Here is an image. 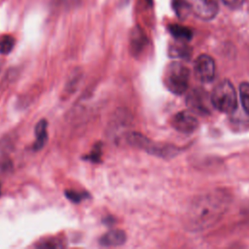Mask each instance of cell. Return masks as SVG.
Listing matches in <instances>:
<instances>
[{
	"instance_id": "cell-1",
	"label": "cell",
	"mask_w": 249,
	"mask_h": 249,
	"mask_svg": "<svg viewBox=\"0 0 249 249\" xmlns=\"http://www.w3.org/2000/svg\"><path fill=\"white\" fill-rule=\"evenodd\" d=\"M230 203V196L222 190H215L197 196L186 211V227L195 231L208 229L219 221Z\"/></svg>"
},
{
	"instance_id": "cell-2",
	"label": "cell",
	"mask_w": 249,
	"mask_h": 249,
	"mask_svg": "<svg viewBox=\"0 0 249 249\" xmlns=\"http://www.w3.org/2000/svg\"><path fill=\"white\" fill-rule=\"evenodd\" d=\"M212 106L223 113L231 114L237 107V97L232 84L229 80L219 82L210 95Z\"/></svg>"
},
{
	"instance_id": "cell-3",
	"label": "cell",
	"mask_w": 249,
	"mask_h": 249,
	"mask_svg": "<svg viewBox=\"0 0 249 249\" xmlns=\"http://www.w3.org/2000/svg\"><path fill=\"white\" fill-rule=\"evenodd\" d=\"M190 81V71L183 63H169L163 73V83L166 89L174 94H182L187 90Z\"/></svg>"
},
{
	"instance_id": "cell-4",
	"label": "cell",
	"mask_w": 249,
	"mask_h": 249,
	"mask_svg": "<svg viewBox=\"0 0 249 249\" xmlns=\"http://www.w3.org/2000/svg\"><path fill=\"white\" fill-rule=\"evenodd\" d=\"M126 141L131 146H134L138 149L144 150L151 155L160 158H170L175 156L179 152L177 147H174L172 145L155 143L147 138L145 135L135 131L126 134Z\"/></svg>"
},
{
	"instance_id": "cell-5",
	"label": "cell",
	"mask_w": 249,
	"mask_h": 249,
	"mask_svg": "<svg viewBox=\"0 0 249 249\" xmlns=\"http://www.w3.org/2000/svg\"><path fill=\"white\" fill-rule=\"evenodd\" d=\"M191 13L200 19L210 20L216 17L219 11L217 0H184Z\"/></svg>"
},
{
	"instance_id": "cell-6",
	"label": "cell",
	"mask_w": 249,
	"mask_h": 249,
	"mask_svg": "<svg viewBox=\"0 0 249 249\" xmlns=\"http://www.w3.org/2000/svg\"><path fill=\"white\" fill-rule=\"evenodd\" d=\"M186 103L192 112H196L200 115L209 114L210 104L212 105L207 92L200 89H193L186 98Z\"/></svg>"
},
{
	"instance_id": "cell-7",
	"label": "cell",
	"mask_w": 249,
	"mask_h": 249,
	"mask_svg": "<svg viewBox=\"0 0 249 249\" xmlns=\"http://www.w3.org/2000/svg\"><path fill=\"white\" fill-rule=\"evenodd\" d=\"M196 78L201 83H209L215 77V62L207 54H200L196 57L194 64Z\"/></svg>"
},
{
	"instance_id": "cell-8",
	"label": "cell",
	"mask_w": 249,
	"mask_h": 249,
	"mask_svg": "<svg viewBox=\"0 0 249 249\" xmlns=\"http://www.w3.org/2000/svg\"><path fill=\"white\" fill-rule=\"evenodd\" d=\"M198 120L190 111H180L171 119V125L179 132L190 134L195 132L198 127Z\"/></svg>"
},
{
	"instance_id": "cell-9",
	"label": "cell",
	"mask_w": 249,
	"mask_h": 249,
	"mask_svg": "<svg viewBox=\"0 0 249 249\" xmlns=\"http://www.w3.org/2000/svg\"><path fill=\"white\" fill-rule=\"evenodd\" d=\"M126 240L125 232L119 229H114L106 233H104L100 239L99 243L102 246L105 247H114V246H120L123 245Z\"/></svg>"
},
{
	"instance_id": "cell-10",
	"label": "cell",
	"mask_w": 249,
	"mask_h": 249,
	"mask_svg": "<svg viewBox=\"0 0 249 249\" xmlns=\"http://www.w3.org/2000/svg\"><path fill=\"white\" fill-rule=\"evenodd\" d=\"M35 136L36 141L33 145L34 150L39 151L44 148L48 141V122L46 120L39 121L35 125Z\"/></svg>"
},
{
	"instance_id": "cell-11",
	"label": "cell",
	"mask_w": 249,
	"mask_h": 249,
	"mask_svg": "<svg viewBox=\"0 0 249 249\" xmlns=\"http://www.w3.org/2000/svg\"><path fill=\"white\" fill-rule=\"evenodd\" d=\"M146 37L142 30L135 27L130 34V51L133 54H139L146 45Z\"/></svg>"
},
{
	"instance_id": "cell-12",
	"label": "cell",
	"mask_w": 249,
	"mask_h": 249,
	"mask_svg": "<svg viewBox=\"0 0 249 249\" xmlns=\"http://www.w3.org/2000/svg\"><path fill=\"white\" fill-rule=\"evenodd\" d=\"M169 31L172 36L178 40H190L193 36V32L189 28L178 24L170 25Z\"/></svg>"
},
{
	"instance_id": "cell-13",
	"label": "cell",
	"mask_w": 249,
	"mask_h": 249,
	"mask_svg": "<svg viewBox=\"0 0 249 249\" xmlns=\"http://www.w3.org/2000/svg\"><path fill=\"white\" fill-rule=\"evenodd\" d=\"M239 94H240L242 108L249 115V83L248 82H243L240 84Z\"/></svg>"
},
{
	"instance_id": "cell-14",
	"label": "cell",
	"mask_w": 249,
	"mask_h": 249,
	"mask_svg": "<svg viewBox=\"0 0 249 249\" xmlns=\"http://www.w3.org/2000/svg\"><path fill=\"white\" fill-rule=\"evenodd\" d=\"M15 38L11 35H4L0 38V53L8 54L12 52L15 46Z\"/></svg>"
},
{
	"instance_id": "cell-15",
	"label": "cell",
	"mask_w": 249,
	"mask_h": 249,
	"mask_svg": "<svg viewBox=\"0 0 249 249\" xmlns=\"http://www.w3.org/2000/svg\"><path fill=\"white\" fill-rule=\"evenodd\" d=\"M65 244L63 243L62 239L59 237H51L49 239L40 241V243L37 244V247L39 248H47V249H55V248H62Z\"/></svg>"
},
{
	"instance_id": "cell-16",
	"label": "cell",
	"mask_w": 249,
	"mask_h": 249,
	"mask_svg": "<svg viewBox=\"0 0 249 249\" xmlns=\"http://www.w3.org/2000/svg\"><path fill=\"white\" fill-rule=\"evenodd\" d=\"M65 196L72 202L78 203L81 200H83L85 197H87L88 194H84V193L77 192L74 190H67V191H65Z\"/></svg>"
},
{
	"instance_id": "cell-17",
	"label": "cell",
	"mask_w": 249,
	"mask_h": 249,
	"mask_svg": "<svg viewBox=\"0 0 249 249\" xmlns=\"http://www.w3.org/2000/svg\"><path fill=\"white\" fill-rule=\"evenodd\" d=\"M101 148H102L101 143H97L91 150L90 154L88 155V157L86 159H88L89 160H90L92 162H98L101 158Z\"/></svg>"
},
{
	"instance_id": "cell-18",
	"label": "cell",
	"mask_w": 249,
	"mask_h": 249,
	"mask_svg": "<svg viewBox=\"0 0 249 249\" xmlns=\"http://www.w3.org/2000/svg\"><path fill=\"white\" fill-rule=\"evenodd\" d=\"M222 1L224 2L225 5H227L231 9H237L244 2V0H222Z\"/></svg>"
},
{
	"instance_id": "cell-19",
	"label": "cell",
	"mask_w": 249,
	"mask_h": 249,
	"mask_svg": "<svg viewBox=\"0 0 249 249\" xmlns=\"http://www.w3.org/2000/svg\"><path fill=\"white\" fill-rule=\"evenodd\" d=\"M1 192H2V190H1V184H0V196H1Z\"/></svg>"
}]
</instances>
